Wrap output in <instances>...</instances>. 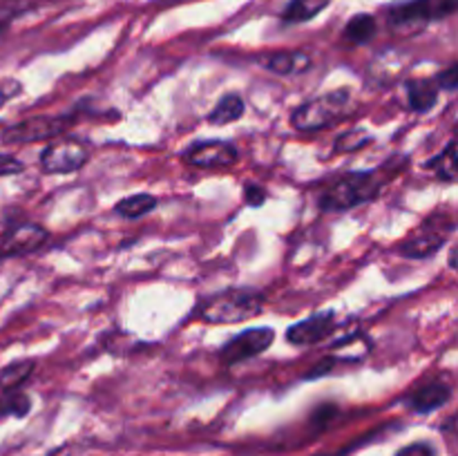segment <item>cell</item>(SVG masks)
I'll use <instances>...</instances> for the list:
<instances>
[{"label": "cell", "mask_w": 458, "mask_h": 456, "mask_svg": "<svg viewBox=\"0 0 458 456\" xmlns=\"http://www.w3.org/2000/svg\"><path fill=\"white\" fill-rule=\"evenodd\" d=\"M349 106V89H334V92L320 94L291 112V125L298 132H318L334 125L344 114Z\"/></svg>", "instance_id": "cell-3"}, {"label": "cell", "mask_w": 458, "mask_h": 456, "mask_svg": "<svg viewBox=\"0 0 458 456\" xmlns=\"http://www.w3.org/2000/svg\"><path fill=\"white\" fill-rule=\"evenodd\" d=\"M267 199H268L267 188L259 186V183H255V182H246L244 183L246 206H250V208H259L262 204H267Z\"/></svg>", "instance_id": "cell-23"}, {"label": "cell", "mask_w": 458, "mask_h": 456, "mask_svg": "<svg viewBox=\"0 0 458 456\" xmlns=\"http://www.w3.org/2000/svg\"><path fill=\"white\" fill-rule=\"evenodd\" d=\"M89 159V150L81 139L61 137L52 139L40 152V168L47 174H70L83 168Z\"/></svg>", "instance_id": "cell-7"}, {"label": "cell", "mask_w": 458, "mask_h": 456, "mask_svg": "<svg viewBox=\"0 0 458 456\" xmlns=\"http://www.w3.org/2000/svg\"><path fill=\"white\" fill-rule=\"evenodd\" d=\"M157 197L150 195V192H137V195L123 197L121 201H116L114 210L116 215H121L123 219H139L143 215L152 213L157 208Z\"/></svg>", "instance_id": "cell-18"}, {"label": "cell", "mask_w": 458, "mask_h": 456, "mask_svg": "<svg viewBox=\"0 0 458 456\" xmlns=\"http://www.w3.org/2000/svg\"><path fill=\"white\" fill-rule=\"evenodd\" d=\"M447 266L456 268V249H450V259H447Z\"/></svg>", "instance_id": "cell-28"}, {"label": "cell", "mask_w": 458, "mask_h": 456, "mask_svg": "<svg viewBox=\"0 0 458 456\" xmlns=\"http://www.w3.org/2000/svg\"><path fill=\"white\" fill-rule=\"evenodd\" d=\"M329 4L331 0H289L286 7L282 9V22L284 25H302V22L320 16Z\"/></svg>", "instance_id": "cell-16"}, {"label": "cell", "mask_w": 458, "mask_h": 456, "mask_svg": "<svg viewBox=\"0 0 458 456\" xmlns=\"http://www.w3.org/2000/svg\"><path fill=\"white\" fill-rule=\"evenodd\" d=\"M183 164L201 170H226L240 161V150L226 139H204L195 141L183 150Z\"/></svg>", "instance_id": "cell-9"}, {"label": "cell", "mask_w": 458, "mask_h": 456, "mask_svg": "<svg viewBox=\"0 0 458 456\" xmlns=\"http://www.w3.org/2000/svg\"><path fill=\"white\" fill-rule=\"evenodd\" d=\"M264 308V293L249 286H233L199 300L192 317L208 325H237L259 316Z\"/></svg>", "instance_id": "cell-1"}, {"label": "cell", "mask_w": 458, "mask_h": 456, "mask_svg": "<svg viewBox=\"0 0 458 456\" xmlns=\"http://www.w3.org/2000/svg\"><path fill=\"white\" fill-rule=\"evenodd\" d=\"M30 411L31 398L25 392H21V389H16V392H3V396H0V418H7V416L22 418Z\"/></svg>", "instance_id": "cell-22"}, {"label": "cell", "mask_w": 458, "mask_h": 456, "mask_svg": "<svg viewBox=\"0 0 458 456\" xmlns=\"http://www.w3.org/2000/svg\"><path fill=\"white\" fill-rule=\"evenodd\" d=\"M396 456H437V447L428 441H416L411 445L398 450Z\"/></svg>", "instance_id": "cell-27"}, {"label": "cell", "mask_w": 458, "mask_h": 456, "mask_svg": "<svg viewBox=\"0 0 458 456\" xmlns=\"http://www.w3.org/2000/svg\"><path fill=\"white\" fill-rule=\"evenodd\" d=\"M244 112H246L244 98H242L237 92H228L215 103L213 110L206 114V121H208L210 125H228L240 121L242 116H244Z\"/></svg>", "instance_id": "cell-15"}, {"label": "cell", "mask_w": 458, "mask_h": 456, "mask_svg": "<svg viewBox=\"0 0 458 456\" xmlns=\"http://www.w3.org/2000/svg\"><path fill=\"white\" fill-rule=\"evenodd\" d=\"M22 170H25V164L18 156L0 152V177H13V174H21Z\"/></svg>", "instance_id": "cell-26"}, {"label": "cell", "mask_w": 458, "mask_h": 456, "mask_svg": "<svg viewBox=\"0 0 458 456\" xmlns=\"http://www.w3.org/2000/svg\"><path fill=\"white\" fill-rule=\"evenodd\" d=\"M264 67L273 74H280V76H295V74H304L313 67V58L309 56L307 52H276L271 56H267L264 61Z\"/></svg>", "instance_id": "cell-14"}, {"label": "cell", "mask_w": 458, "mask_h": 456, "mask_svg": "<svg viewBox=\"0 0 458 456\" xmlns=\"http://www.w3.org/2000/svg\"><path fill=\"white\" fill-rule=\"evenodd\" d=\"M376 34H378V21L371 13H356V16L349 18L343 30V38L356 47L371 43Z\"/></svg>", "instance_id": "cell-17"}, {"label": "cell", "mask_w": 458, "mask_h": 456, "mask_svg": "<svg viewBox=\"0 0 458 456\" xmlns=\"http://www.w3.org/2000/svg\"><path fill=\"white\" fill-rule=\"evenodd\" d=\"M369 143H374V134L365 128H352L347 132L338 134L334 143L335 155H343V152H358L362 148H367Z\"/></svg>", "instance_id": "cell-21"}, {"label": "cell", "mask_w": 458, "mask_h": 456, "mask_svg": "<svg viewBox=\"0 0 458 456\" xmlns=\"http://www.w3.org/2000/svg\"><path fill=\"white\" fill-rule=\"evenodd\" d=\"M425 168L434 170V174H437L441 182L454 183L456 182V141L454 139L447 143L445 150H443L441 155L432 156V159L425 164Z\"/></svg>", "instance_id": "cell-20"}, {"label": "cell", "mask_w": 458, "mask_h": 456, "mask_svg": "<svg viewBox=\"0 0 458 456\" xmlns=\"http://www.w3.org/2000/svg\"><path fill=\"white\" fill-rule=\"evenodd\" d=\"M21 94H22L21 80H16V79L0 80V110H3V107L7 106V103L12 101V98L21 97Z\"/></svg>", "instance_id": "cell-25"}, {"label": "cell", "mask_w": 458, "mask_h": 456, "mask_svg": "<svg viewBox=\"0 0 458 456\" xmlns=\"http://www.w3.org/2000/svg\"><path fill=\"white\" fill-rule=\"evenodd\" d=\"M74 112L70 114H40L22 119L18 123L7 125L3 130V141L4 143H36V141H47V139H56L65 134V130L74 123Z\"/></svg>", "instance_id": "cell-6"}, {"label": "cell", "mask_w": 458, "mask_h": 456, "mask_svg": "<svg viewBox=\"0 0 458 456\" xmlns=\"http://www.w3.org/2000/svg\"><path fill=\"white\" fill-rule=\"evenodd\" d=\"M0 268H3V258H0Z\"/></svg>", "instance_id": "cell-29"}, {"label": "cell", "mask_w": 458, "mask_h": 456, "mask_svg": "<svg viewBox=\"0 0 458 456\" xmlns=\"http://www.w3.org/2000/svg\"><path fill=\"white\" fill-rule=\"evenodd\" d=\"M434 83H437V88L445 89V92H454L458 88V65L456 63H452L450 67H445L443 72H438L437 76H434Z\"/></svg>", "instance_id": "cell-24"}, {"label": "cell", "mask_w": 458, "mask_h": 456, "mask_svg": "<svg viewBox=\"0 0 458 456\" xmlns=\"http://www.w3.org/2000/svg\"><path fill=\"white\" fill-rule=\"evenodd\" d=\"M34 369L36 362L27 360V358L25 360H16L12 362V365L3 367V371H0V389H3V392H16V389H21L22 384L31 378Z\"/></svg>", "instance_id": "cell-19"}, {"label": "cell", "mask_w": 458, "mask_h": 456, "mask_svg": "<svg viewBox=\"0 0 458 456\" xmlns=\"http://www.w3.org/2000/svg\"><path fill=\"white\" fill-rule=\"evenodd\" d=\"M452 401V387L445 380H429V383L420 384L410 398L407 405L416 414H434L437 410L445 407Z\"/></svg>", "instance_id": "cell-12"}, {"label": "cell", "mask_w": 458, "mask_h": 456, "mask_svg": "<svg viewBox=\"0 0 458 456\" xmlns=\"http://www.w3.org/2000/svg\"><path fill=\"white\" fill-rule=\"evenodd\" d=\"M458 0H403L385 9V18L392 27L429 25L454 16Z\"/></svg>", "instance_id": "cell-5"}, {"label": "cell", "mask_w": 458, "mask_h": 456, "mask_svg": "<svg viewBox=\"0 0 458 456\" xmlns=\"http://www.w3.org/2000/svg\"><path fill=\"white\" fill-rule=\"evenodd\" d=\"M407 92V107L416 114H428L434 110L438 103V94L441 89L437 88L434 79H410L405 83Z\"/></svg>", "instance_id": "cell-13"}, {"label": "cell", "mask_w": 458, "mask_h": 456, "mask_svg": "<svg viewBox=\"0 0 458 456\" xmlns=\"http://www.w3.org/2000/svg\"><path fill=\"white\" fill-rule=\"evenodd\" d=\"M335 325H338V320H335L334 308L311 313L302 322H295L286 329V342L293 344V347H313V344L329 338L335 331Z\"/></svg>", "instance_id": "cell-11"}, {"label": "cell", "mask_w": 458, "mask_h": 456, "mask_svg": "<svg viewBox=\"0 0 458 456\" xmlns=\"http://www.w3.org/2000/svg\"><path fill=\"white\" fill-rule=\"evenodd\" d=\"M385 179L378 170H353L335 179L320 195L318 204L327 213H347V210L365 206L374 201L383 190Z\"/></svg>", "instance_id": "cell-2"}, {"label": "cell", "mask_w": 458, "mask_h": 456, "mask_svg": "<svg viewBox=\"0 0 458 456\" xmlns=\"http://www.w3.org/2000/svg\"><path fill=\"white\" fill-rule=\"evenodd\" d=\"M454 219L450 215L434 213L411 232L407 240L396 246V253L407 259H429L445 246V241L454 235Z\"/></svg>", "instance_id": "cell-4"}, {"label": "cell", "mask_w": 458, "mask_h": 456, "mask_svg": "<svg viewBox=\"0 0 458 456\" xmlns=\"http://www.w3.org/2000/svg\"><path fill=\"white\" fill-rule=\"evenodd\" d=\"M276 342V331L271 326H250L233 335L226 344L219 349V360L226 367L242 365L246 360L262 356Z\"/></svg>", "instance_id": "cell-8"}, {"label": "cell", "mask_w": 458, "mask_h": 456, "mask_svg": "<svg viewBox=\"0 0 458 456\" xmlns=\"http://www.w3.org/2000/svg\"><path fill=\"white\" fill-rule=\"evenodd\" d=\"M47 237V228L36 222L13 224L0 240V258H21V255L36 253L38 249H43Z\"/></svg>", "instance_id": "cell-10"}]
</instances>
